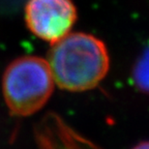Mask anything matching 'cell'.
I'll return each mask as SVG.
<instances>
[{"label":"cell","instance_id":"8992f818","mask_svg":"<svg viewBox=\"0 0 149 149\" xmlns=\"http://www.w3.org/2000/svg\"><path fill=\"white\" fill-rule=\"evenodd\" d=\"M132 149H149L148 142H147V141H143V142H140V143H138L137 145H135V146H134Z\"/></svg>","mask_w":149,"mask_h":149},{"label":"cell","instance_id":"277c9868","mask_svg":"<svg viewBox=\"0 0 149 149\" xmlns=\"http://www.w3.org/2000/svg\"><path fill=\"white\" fill-rule=\"evenodd\" d=\"M34 139L38 149H102L54 112L45 114L35 124Z\"/></svg>","mask_w":149,"mask_h":149},{"label":"cell","instance_id":"6da1fadb","mask_svg":"<svg viewBox=\"0 0 149 149\" xmlns=\"http://www.w3.org/2000/svg\"><path fill=\"white\" fill-rule=\"evenodd\" d=\"M47 62L59 88L82 92L95 88L110 68V56L102 40L84 32L68 33L52 44Z\"/></svg>","mask_w":149,"mask_h":149},{"label":"cell","instance_id":"5b68a950","mask_svg":"<svg viewBox=\"0 0 149 149\" xmlns=\"http://www.w3.org/2000/svg\"><path fill=\"white\" fill-rule=\"evenodd\" d=\"M148 50L145 49L137 59L133 68V82L140 91H148Z\"/></svg>","mask_w":149,"mask_h":149},{"label":"cell","instance_id":"7a4b0ae2","mask_svg":"<svg viewBox=\"0 0 149 149\" xmlns=\"http://www.w3.org/2000/svg\"><path fill=\"white\" fill-rule=\"evenodd\" d=\"M54 85L47 60L23 56L9 63L3 74V97L13 115L30 116L48 102Z\"/></svg>","mask_w":149,"mask_h":149},{"label":"cell","instance_id":"3957f363","mask_svg":"<svg viewBox=\"0 0 149 149\" xmlns=\"http://www.w3.org/2000/svg\"><path fill=\"white\" fill-rule=\"evenodd\" d=\"M77 8L72 0H28L25 21L29 30L45 42H58L72 30Z\"/></svg>","mask_w":149,"mask_h":149}]
</instances>
